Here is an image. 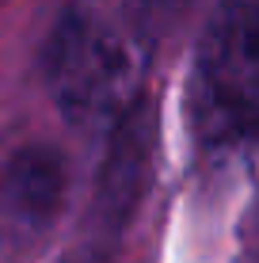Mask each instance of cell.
Returning <instances> with one entry per match:
<instances>
[{
  "label": "cell",
  "mask_w": 259,
  "mask_h": 263,
  "mask_svg": "<svg viewBox=\"0 0 259 263\" xmlns=\"http://www.w3.org/2000/svg\"><path fill=\"white\" fill-rule=\"evenodd\" d=\"M57 263H107V244H103V237H92V240L76 244V248H69Z\"/></svg>",
  "instance_id": "8992f818"
},
{
  "label": "cell",
  "mask_w": 259,
  "mask_h": 263,
  "mask_svg": "<svg viewBox=\"0 0 259 263\" xmlns=\"http://www.w3.org/2000/svg\"><path fill=\"white\" fill-rule=\"evenodd\" d=\"M42 69L69 122L111 134L141 103L137 92L145 80V50L133 34L114 31L88 8L69 4L50 27Z\"/></svg>",
  "instance_id": "6da1fadb"
},
{
  "label": "cell",
  "mask_w": 259,
  "mask_h": 263,
  "mask_svg": "<svg viewBox=\"0 0 259 263\" xmlns=\"http://www.w3.org/2000/svg\"><path fill=\"white\" fill-rule=\"evenodd\" d=\"M187 4H191V0H133L141 23H168V20H175Z\"/></svg>",
  "instance_id": "5b68a950"
},
{
  "label": "cell",
  "mask_w": 259,
  "mask_h": 263,
  "mask_svg": "<svg viewBox=\"0 0 259 263\" xmlns=\"http://www.w3.org/2000/svg\"><path fill=\"white\" fill-rule=\"evenodd\" d=\"M153 149H156V115L149 103H137L133 111L111 130L107 157L95 179V217L103 221L107 237L126 225V217L137 210L141 195L149 187L153 172Z\"/></svg>",
  "instance_id": "3957f363"
},
{
  "label": "cell",
  "mask_w": 259,
  "mask_h": 263,
  "mask_svg": "<svg viewBox=\"0 0 259 263\" xmlns=\"http://www.w3.org/2000/svg\"><path fill=\"white\" fill-rule=\"evenodd\" d=\"M69 187V164L50 145H23L0 172V206L12 221L38 229L57 217Z\"/></svg>",
  "instance_id": "277c9868"
},
{
  "label": "cell",
  "mask_w": 259,
  "mask_h": 263,
  "mask_svg": "<svg viewBox=\"0 0 259 263\" xmlns=\"http://www.w3.org/2000/svg\"><path fill=\"white\" fill-rule=\"evenodd\" d=\"M191 122L202 141L259 130V0H221L191 77Z\"/></svg>",
  "instance_id": "7a4b0ae2"
}]
</instances>
